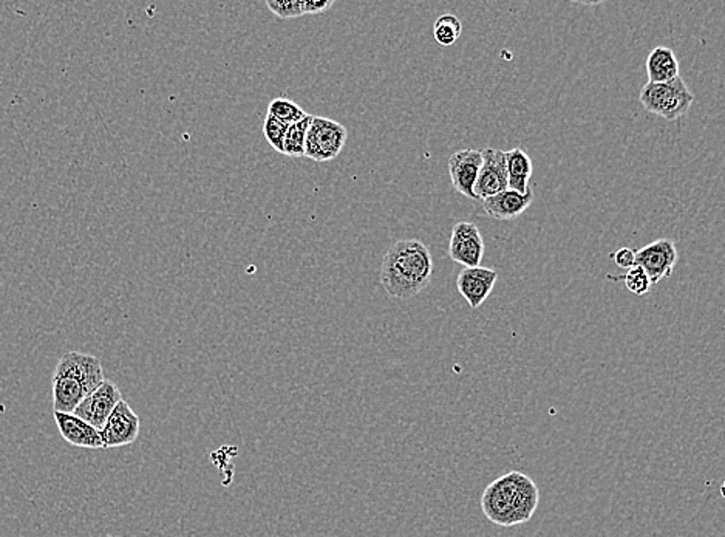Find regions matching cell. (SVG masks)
Returning <instances> with one entry per match:
<instances>
[{
	"instance_id": "obj_17",
	"label": "cell",
	"mask_w": 725,
	"mask_h": 537,
	"mask_svg": "<svg viewBox=\"0 0 725 537\" xmlns=\"http://www.w3.org/2000/svg\"><path fill=\"white\" fill-rule=\"evenodd\" d=\"M311 120L313 117L307 115L301 121L288 126L284 140V155L294 158L305 157V140H307L308 128L311 124Z\"/></svg>"
},
{
	"instance_id": "obj_11",
	"label": "cell",
	"mask_w": 725,
	"mask_h": 537,
	"mask_svg": "<svg viewBox=\"0 0 725 537\" xmlns=\"http://www.w3.org/2000/svg\"><path fill=\"white\" fill-rule=\"evenodd\" d=\"M482 155L478 149H463L449 158V174L457 193L476 200L475 185L482 169Z\"/></svg>"
},
{
	"instance_id": "obj_22",
	"label": "cell",
	"mask_w": 725,
	"mask_h": 537,
	"mask_svg": "<svg viewBox=\"0 0 725 537\" xmlns=\"http://www.w3.org/2000/svg\"><path fill=\"white\" fill-rule=\"evenodd\" d=\"M267 6L280 19L303 16L302 0H267Z\"/></svg>"
},
{
	"instance_id": "obj_13",
	"label": "cell",
	"mask_w": 725,
	"mask_h": 537,
	"mask_svg": "<svg viewBox=\"0 0 725 537\" xmlns=\"http://www.w3.org/2000/svg\"><path fill=\"white\" fill-rule=\"evenodd\" d=\"M54 421L58 426L61 437L64 438L67 443L78 446V448H87V450H101L103 440L98 429L90 426L88 423L81 420L75 414H64V412H54Z\"/></svg>"
},
{
	"instance_id": "obj_15",
	"label": "cell",
	"mask_w": 725,
	"mask_h": 537,
	"mask_svg": "<svg viewBox=\"0 0 725 537\" xmlns=\"http://www.w3.org/2000/svg\"><path fill=\"white\" fill-rule=\"evenodd\" d=\"M507 161V189L518 194H526L529 191V180L534 172L532 160L523 147H515L506 153Z\"/></svg>"
},
{
	"instance_id": "obj_6",
	"label": "cell",
	"mask_w": 725,
	"mask_h": 537,
	"mask_svg": "<svg viewBox=\"0 0 725 537\" xmlns=\"http://www.w3.org/2000/svg\"><path fill=\"white\" fill-rule=\"evenodd\" d=\"M678 248L671 239H659L636 252L634 267H640L650 277L651 286L673 275L678 263Z\"/></svg>"
},
{
	"instance_id": "obj_7",
	"label": "cell",
	"mask_w": 725,
	"mask_h": 537,
	"mask_svg": "<svg viewBox=\"0 0 725 537\" xmlns=\"http://www.w3.org/2000/svg\"><path fill=\"white\" fill-rule=\"evenodd\" d=\"M484 252H486L484 239L475 223H455L449 244V256L453 262L463 265L465 268L482 267Z\"/></svg>"
},
{
	"instance_id": "obj_16",
	"label": "cell",
	"mask_w": 725,
	"mask_h": 537,
	"mask_svg": "<svg viewBox=\"0 0 725 537\" xmlns=\"http://www.w3.org/2000/svg\"><path fill=\"white\" fill-rule=\"evenodd\" d=\"M648 82L661 84L679 77V61L676 53L668 47H655L647 58Z\"/></svg>"
},
{
	"instance_id": "obj_3",
	"label": "cell",
	"mask_w": 725,
	"mask_h": 537,
	"mask_svg": "<svg viewBox=\"0 0 725 537\" xmlns=\"http://www.w3.org/2000/svg\"><path fill=\"white\" fill-rule=\"evenodd\" d=\"M104 380V370L98 358L81 351L65 353L53 375V409L73 414L78 404L96 391Z\"/></svg>"
},
{
	"instance_id": "obj_1",
	"label": "cell",
	"mask_w": 725,
	"mask_h": 537,
	"mask_svg": "<svg viewBox=\"0 0 725 537\" xmlns=\"http://www.w3.org/2000/svg\"><path fill=\"white\" fill-rule=\"evenodd\" d=\"M432 275L433 257L429 246L418 239L398 240L381 265V284L393 298H415L429 286Z\"/></svg>"
},
{
	"instance_id": "obj_23",
	"label": "cell",
	"mask_w": 725,
	"mask_h": 537,
	"mask_svg": "<svg viewBox=\"0 0 725 537\" xmlns=\"http://www.w3.org/2000/svg\"><path fill=\"white\" fill-rule=\"evenodd\" d=\"M334 0H302L303 14H320L330 10Z\"/></svg>"
},
{
	"instance_id": "obj_24",
	"label": "cell",
	"mask_w": 725,
	"mask_h": 537,
	"mask_svg": "<svg viewBox=\"0 0 725 537\" xmlns=\"http://www.w3.org/2000/svg\"><path fill=\"white\" fill-rule=\"evenodd\" d=\"M611 257L614 259V262L617 267L630 269L634 267V257H636V252H632L631 248H621V250H617L614 254H611Z\"/></svg>"
},
{
	"instance_id": "obj_18",
	"label": "cell",
	"mask_w": 725,
	"mask_h": 537,
	"mask_svg": "<svg viewBox=\"0 0 725 537\" xmlns=\"http://www.w3.org/2000/svg\"><path fill=\"white\" fill-rule=\"evenodd\" d=\"M461 33H463L461 21L450 12L440 16L433 25V37L442 47H450L453 44H457Z\"/></svg>"
},
{
	"instance_id": "obj_21",
	"label": "cell",
	"mask_w": 725,
	"mask_h": 537,
	"mask_svg": "<svg viewBox=\"0 0 725 537\" xmlns=\"http://www.w3.org/2000/svg\"><path fill=\"white\" fill-rule=\"evenodd\" d=\"M286 128H288V124L282 123L279 120H276V118L267 113L265 123H263V135H265V138L271 145V147L280 153H284V140Z\"/></svg>"
},
{
	"instance_id": "obj_12",
	"label": "cell",
	"mask_w": 725,
	"mask_h": 537,
	"mask_svg": "<svg viewBox=\"0 0 725 537\" xmlns=\"http://www.w3.org/2000/svg\"><path fill=\"white\" fill-rule=\"evenodd\" d=\"M498 281V273L495 269L475 267L465 268L459 273L457 286L470 309L478 310L482 302L490 296L493 286Z\"/></svg>"
},
{
	"instance_id": "obj_14",
	"label": "cell",
	"mask_w": 725,
	"mask_h": 537,
	"mask_svg": "<svg viewBox=\"0 0 725 537\" xmlns=\"http://www.w3.org/2000/svg\"><path fill=\"white\" fill-rule=\"evenodd\" d=\"M532 202H534L532 187H529L526 194H518L511 189H506L503 193L484 199L482 208L489 217H492L495 220L507 222V220H514L516 217L522 216L523 212L532 205Z\"/></svg>"
},
{
	"instance_id": "obj_4",
	"label": "cell",
	"mask_w": 725,
	"mask_h": 537,
	"mask_svg": "<svg viewBox=\"0 0 725 537\" xmlns=\"http://www.w3.org/2000/svg\"><path fill=\"white\" fill-rule=\"evenodd\" d=\"M638 101L644 105L645 111L653 115L667 121H676L690 111L695 95L691 94L684 79L678 77L661 84L647 82L638 94Z\"/></svg>"
},
{
	"instance_id": "obj_19",
	"label": "cell",
	"mask_w": 725,
	"mask_h": 537,
	"mask_svg": "<svg viewBox=\"0 0 725 537\" xmlns=\"http://www.w3.org/2000/svg\"><path fill=\"white\" fill-rule=\"evenodd\" d=\"M268 115L279 120L282 123L294 124L307 117V112L303 111L301 105L288 98H274L268 107Z\"/></svg>"
},
{
	"instance_id": "obj_5",
	"label": "cell",
	"mask_w": 725,
	"mask_h": 537,
	"mask_svg": "<svg viewBox=\"0 0 725 537\" xmlns=\"http://www.w3.org/2000/svg\"><path fill=\"white\" fill-rule=\"evenodd\" d=\"M349 132L342 124L330 118L313 117L305 140V157L317 163L331 161L342 153Z\"/></svg>"
},
{
	"instance_id": "obj_2",
	"label": "cell",
	"mask_w": 725,
	"mask_h": 537,
	"mask_svg": "<svg viewBox=\"0 0 725 537\" xmlns=\"http://www.w3.org/2000/svg\"><path fill=\"white\" fill-rule=\"evenodd\" d=\"M539 500V488L534 480L520 471H511L484 490L482 508L495 525L514 526L532 519Z\"/></svg>"
},
{
	"instance_id": "obj_10",
	"label": "cell",
	"mask_w": 725,
	"mask_h": 537,
	"mask_svg": "<svg viewBox=\"0 0 725 537\" xmlns=\"http://www.w3.org/2000/svg\"><path fill=\"white\" fill-rule=\"evenodd\" d=\"M482 164L475 185L478 199H488L507 189V161L506 153L499 149H482Z\"/></svg>"
},
{
	"instance_id": "obj_9",
	"label": "cell",
	"mask_w": 725,
	"mask_h": 537,
	"mask_svg": "<svg viewBox=\"0 0 725 537\" xmlns=\"http://www.w3.org/2000/svg\"><path fill=\"white\" fill-rule=\"evenodd\" d=\"M140 417L135 414L128 401L121 400L99 431L103 446L109 450L135 443L140 435Z\"/></svg>"
},
{
	"instance_id": "obj_8",
	"label": "cell",
	"mask_w": 725,
	"mask_h": 537,
	"mask_svg": "<svg viewBox=\"0 0 725 537\" xmlns=\"http://www.w3.org/2000/svg\"><path fill=\"white\" fill-rule=\"evenodd\" d=\"M121 400L122 393L117 383L104 380L96 391L92 392L88 397L84 398L81 403L78 404L73 414L88 423L90 426L101 431L105 421L111 417V412Z\"/></svg>"
},
{
	"instance_id": "obj_20",
	"label": "cell",
	"mask_w": 725,
	"mask_h": 537,
	"mask_svg": "<svg viewBox=\"0 0 725 537\" xmlns=\"http://www.w3.org/2000/svg\"><path fill=\"white\" fill-rule=\"evenodd\" d=\"M606 279L613 282H623L627 290L636 296H645L651 288L650 277L640 267H632V268L627 269V273L621 276L608 275Z\"/></svg>"
}]
</instances>
